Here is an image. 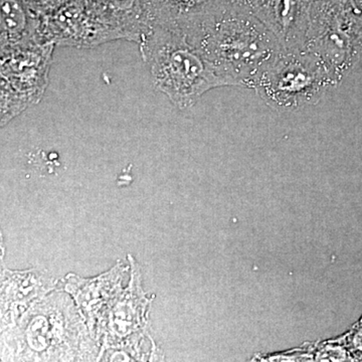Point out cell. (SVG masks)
I'll return each instance as SVG.
<instances>
[{
  "label": "cell",
  "mask_w": 362,
  "mask_h": 362,
  "mask_svg": "<svg viewBox=\"0 0 362 362\" xmlns=\"http://www.w3.org/2000/svg\"><path fill=\"white\" fill-rule=\"evenodd\" d=\"M187 35L230 85H254L285 49L265 23L237 2Z\"/></svg>",
  "instance_id": "obj_1"
},
{
  "label": "cell",
  "mask_w": 362,
  "mask_h": 362,
  "mask_svg": "<svg viewBox=\"0 0 362 362\" xmlns=\"http://www.w3.org/2000/svg\"><path fill=\"white\" fill-rule=\"evenodd\" d=\"M139 42L156 89L182 110L207 90L230 85L183 33L151 25Z\"/></svg>",
  "instance_id": "obj_2"
},
{
  "label": "cell",
  "mask_w": 362,
  "mask_h": 362,
  "mask_svg": "<svg viewBox=\"0 0 362 362\" xmlns=\"http://www.w3.org/2000/svg\"><path fill=\"white\" fill-rule=\"evenodd\" d=\"M331 77L325 66L302 49H284L254 85L275 108L294 110L323 94Z\"/></svg>",
  "instance_id": "obj_3"
},
{
  "label": "cell",
  "mask_w": 362,
  "mask_h": 362,
  "mask_svg": "<svg viewBox=\"0 0 362 362\" xmlns=\"http://www.w3.org/2000/svg\"><path fill=\"white\" fill-rule=\"evenodd\" d=\"M314 0H237L277 35L285 49H301Z\"/></svg>",
  "instance_id": "obj_4"
},
{
  "label": "cell",
  "mask_w": 362,
  "mask_h": 362,
  "mask_svg": "<svg viewBox=\"0 0 362 362\" xmlns=\"http://www.w3.org/2000/svg\"><path fill=\"white\" fill-rule=\"evenodd\" d=\"M237 0H157L158 11L151 25L187 35L202 21L220 13Z\"/></svg>",
  "instance_id": "obj_5"
},
{
  "label": "cell",
  "mask_w": 362,
  "mask_h": 362,
  "mask_svg": "<svg viewBox=\"0 0 362 362\" xmlns=\"http://www.w3.org/2000/svg\"><path fill=\"white\" fill-rule=\"evenodd\" d=\"M0 20L7 32L13 35H20L25 30V13L16 0L2 1L0 4Z\"/></svg>",
  "instance_id": "obj_6"
},
{
  "label": "cell",
  "mask_w": 362,
  "mask_h": 362,
  "mask_svg": "<svg viewBox=\"0 0 362 362\" xmlns=\"http://www.w3.org/2000/svg\"><path fill=\"white\" fill-rule=\"evenodd\" d=\"M317 361H357L342 337L326 341L316 350Z\"/></svg>",
  "instance_id": "obj_7"
},
{
  "label": "cell",
  "mask_w": 362,
  "mask_h": 362,
  "mask_svg": "<svg viewBox=\"0 0 362 362\" xmlns=\"http://www.w3.org/2000/svg\"><path fill=\"white\" fill-rule=\"evenodd\" d=\"M343 338L356 361H362V320H359L349 332L345 333Z\"/></svg>",
  "instance_id": "obj_8"
},
{
  "label": "cell",
  "mask_w": 362,
  "mask_h": 362,
  "mask_svg": "<svg viewBox=\"0 0 362 362\" xmlns=\"http://www.w3.org/2000/svg\"><path fill=\"white\" fill-rule=\"evenodd\" d=\"M112 8L118 13H128L134 8L136 0H109Z\"/></svg>",
  "instance_id": "obj_9"
},
{
  "label": "cell",
  "mask_w": 362,
  "mask_h": 362,
  "mask_svg": "<svg viewBox=\"0 0 362 362\" xmlns=\"http://www.w3.org/2000/svg\"><path fill=\"white\" fill-rule=\"evenodd\" d=\"M65 0H45V4L49 6L57 7L61 6Z\"/></svg>",
  "instance_id": "obj_10"
},
{
  "label": "cell",
  "mask_w": 362,
  "mask_h": 362,
  "mask_svg": "<svg viewBox=\"0 0 362 362\" xmlns=\"http://www.w3.org/2000/svg\"><path fill=\"white\" fill-rule=\"evenodd\" d=\"M361 320H362V317H361Z\"/></svg>",
  "instance_id": "obj_11"
}]
</instances>
